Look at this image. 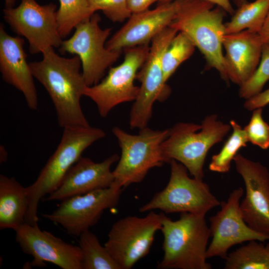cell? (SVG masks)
<instances>
[{
	"mask_svg": "<svg viewBox=\"0 0 269 269\" xmlns=\"http://www.w3.org/2000/svg\"><path fill=\"white\" fill-rule=\"evenodd\" d=\"M42 54V60L29 65L33 77L44 87L53 102L59 125L63 129L89 126L80 105L88 86L80 71L79 57H62L54 48Z\"/></svg>",
	"mask_w": 269,
	"mask_h": 269,
	"instance_id": "cell-1",
	"label": "cell"
},
{
	"mask_svg": "<svg viewBox=\"0 0 269 269\" xmlns=\"http://www.w3.org/2000/svg\"><path fill=\"white\" fill-rule=\"evenodd\" d=\"M175 0L176 15L169 26L185 34L204 55L207 67L228 82L222 52L226 11L205 0Z\"/></svg>",
	"mask_w": 269,
	"mask_h": 269,
	"instance_id": "cell-2",
	"label": "cell"
},
{
	"mask_svg": "<svg viewBox=\"0 0 269 269\" xmlns=\"http://www.w3.org/2000/svg\"><path fill=\"white\" fill-rule=\"evenodd\" d=\"M63 129L56 150L35 181L26 187L28 206L25 223L30 225H38L37 210L41 199L59 187L69 170L87 147L105 136L103 130L90 126Z\"/></svg>",
	"mask_w": 269,
	"mask_h": 269,
	"instance_id": "cell-3",
	"label": "cell"
},
{
	"mask_svg": "<svg viewBox=\"0 0 269 269\" xmlns=\"http://www.w3.org/2000/svg\"><path fill=\"white\" fill-rule=\"evenodd\" d=\"M163 236L161 269H211L207 261L211 237L205 215L182 213L173 221L164 213L160 229Z\"/></svg>",
	"mask_w": 269,
	"mask_h": 269,
	"instance_id": "cell-4",
	"label": "cell"
},
{
	"mask_svg": "<svg viewBox=\"0 0 269 269\" xmlns=\"http://www.w3.org/2000/svg\"><path fill=\"white\" fill-rule=\"evenodd\" d=\"M231 126L207 116L201 125L179 123L169 130L161 147L166 163L172 159L183 164L194 178L203 180L206 157L209 149L221 141Z\"/></svg>",
	"mask_w": 269,
	"mask_h": 269,
	"instance_id": "cell-5",
	"label": "cell"
},
{
	"mask_svg": "<svg viewBox=\"0 0 269 269\" xmlns=\"http://www.w3.org/2000/svg\"><path fill=\"white\" fill-rule=\"evenodd\" d=\"M112 132L121 149V154L113 171L112 185L125 188L141 182L150 169L166 163L161 144L169 135V130H153L145 127L137 134H130L115 127Z\"/></svg>",
	"mask_w": 269,
	"mask_h": 269,
	"instance_id": "cell-6",
	"label": "cell"
},
{
	"mask_svg": "<svg viewBox=\"0 0 269 269\" xmlns=\"http://www.w3.org/2000/svg\"><path fill=\"white\" fill-rule=\"evenodd\" d=\"M169 181L162 190L139 209L141 213L159 210L164 213H191L206 215L220 205L209 185L203 180L191 178L187 168L172 159Z\"/></svg>",
	"mask_w": 269,
	"mask_h": 269,
	"instance_id": "cell-7",
	"label": "cell"
},
{
	"mask_svg": "<svg viewBox=\"0 0 269 269\" xmlns=\"http://www.w3.org/2000/svg\"><path fill=\"white\" fill-rule=\"evenodd\" d=\"M177 33V30L168 26L151 41L148 56L136 76L140 86L130 112L132 129L146 127L154 103L164 101L170 94V88L164 80L162 61L164 53Z\"/></svg>",
	"mask_w": 269,
	"mask_h": 269,
	"instance_id": "cell-8",
	"label": "cell"
},
{
	"mask_svg": "<svg viewBox=\"0 0 269 269\" xmlns=\"http://www.w3.org/2000/svg\"><path fill=\"white\" fill-rule=\"evenodd\" d=\"M99 14L94 13L77 25L73 35L63 40L59 47L61 53L79 57L82 74L88 86L100 82L106 70L118 60L121 54L106 47V40L112 28H101Z\"/></svg>",
	"mask_w": 269,
	"mask_h": 269,
	"instance_id": "cell-9",
	"label": "cell"
},
{
	"mask_svg": "<svg viewBox=\"0 0 269 269\" xmlns=\"http://www.w3.org/2000/svg\"><path fill=\"white\" fill-rule=\"evenodd\" d=\"M164 213L150 211L143 217L128 216L115 222L104 246L121 269H130L149 253Z\"/></svg>",
	"mask_w": 269,
	"mask_h": 269,
	"instance_id": "cell-10",
	"label": "cell"
},
{
	"mask_svg": "<svg viewBox=\"0 0 269 269\" xmlns=\"http://www.w3.org/2000/svg\"><path fill=\"white\" fill-rule=\"evenodd\" d=\"M149 49V44H147L125 49L123 63L111 67L107 76L101 82L86 87L84 96L96 104L101 117H106L117 105L136 99L139 87L134 84V81Z\"/></svg>",
	"mask_w": 269,
	"mask_h": 269,
	"instance_id": "cell-11",
	"label": "cell"
},
{
	"mask_svg": "<svg viewBox=\"0 0 269 269\" xmlns=\"http://www.w3.org/2000/svg\"><path fill=\"white\" fill-rule=\"evenodd\" d=\"M57 6L40 5L35 0H21L17 7L5 8L3 18L12 30L25 38L32 54L60 47L63 41L57 19Z\"/></svg>",
	"mask_w": 269,
	"mask_h": 269,
	"instance_id": "cell-12",
	"label": "cell"
},
{
	"mask_svg": "<svg viewBox=\"0 0 269 269\" xmlns=\"http://www.w3.org/2000/svg\"><path fill=\"white\" fill-rule=\"evenodd\" d=\"M123 189L113 185L63 200L50 214H43L45 219L60 225L67 233L79 237L96 225L104 211L119 204Z\"/></svg>",
	"mask_w": 269,
	"mask_h": 269,
	"instance_id": "cell-13",
	"label": "cell"
},
{
	"mask_svg": "<svg viewBox=\"0 0 269 269\" xmlns=\"http://www.w3.org/2000/svg\"><path fill=\"white\" fill-rule=\"evenodd\" d=\"M244 190L239 187L230 194L227 200L221 202V209L209 218L212 240L207 251L208 259L220 257L225 260L229 250L246 242L269 240V235L257 232L246 223L240 208Z\"/></svg>",
	"mask_w": 269,
	"mask_h": 269,
	"instance_id": "cell-14",
	"label": "cell"
},
{
	"mask_svg": "<svg viewBox=\"0 0 269 269\" xmlns=\"http://www.w3.org/2000/svg\"><path fill=\"white\" fill-rule=\"evenodd\" d=\"M15 231L16 241L22 251L33 257V267H43L48 262L62 269H82L83 254L79 246L41 230L38 225L24 223Z\"/></svg>",
	"mask_w": 269,
	"mask_h": 269,
	"instance_id": "cell-15",
	"label": "cell"
},
{
	"mask_svg": "<svg viewBox=\"0 0 269 269\" xmlns=\"http://www.w3.org/2000/svg\"><path fill=\"white\" fill-rule=\"evenodd\" d=\"M233 161L245 186V196L240 203L244 220L253 229L269 235V171L261 163L241 154Z\"/></svg>",
	"mask_w": 269,
	"mask_h": 269,
	"instance_id": "cell-16",
	"label": "cell"
},
{
	"mask_svg": "<svg viewBox=\"0 0 269 269\" xmlns=\"http://www.w3.org/2000/svg\"><path fill=\"white\" fill-rule=\"evenodd\" d=\"M176 12L175 0L159 2L154 9L133 13L127 22L108 40L106 47L121 53L123 50L148 44L169 26Z\"/></svg>",
	"mask_w": 269,
	"mask_h": 269,
	"instance_id": "cell-17",
	"label": "cell"
},
{
	"mask_svg": "<svg viewBox=\"0 0 269 269\" xmlns=\"http://www.w3.org/2000/svg\"><path fill=\"white\" fill-rule=\"evenodd\" d=\"M24 40L12 36L0 25V71L2 78L22 93L27 106L38 108V101L33 76L27 61L23 46Z\"/></svg>",
	"mask_w": 269,
	"mask_h": 269,
	"instance_id": "cell-18",
	"label": "cell"
},
{
	"mask_svg": "<svg viewBox=\"0 0 269 269\" xmlns=\"http://www.w3.org/2000/svg\"><path fill=\"white\" fill-rule=\"evenodd\" d=\"M120 157L113 154L102 162L80 157L70 168L59 187L48 195L46 200H63L97 190L111 187L114 177L111 167Z\"/></svg>",
	"mask_w": 269,
	"mask_h": 269,
	"instance_id": "cell-19",
	"label": "cell"
},
{
	"mask_svg": "<svg viewBox=\"0 0 269 269\" xmlns=\"http://www.w3.org/2000/svg\"><path fill=\"white\" fill-rule=\"evenodd\" d=\"M222 43L227 78L241 86L257 68L264 43L258 33L248 30L225 34Z\"/></svg>",
	"mask_w": 269,
	"mask_h": 269,
	"instance_id": "cell-20",
	"label": "cell"
},
{
	"mask_svg": "<svg viewBox=\"0 0 269 269\" xmlns=\"http://www.w3.org/2000/svg\"><path fill=\"white\" fill-rule=\"evenodd\" d=\"M28 201L26 187L14 177L0 175V229L15 230L25 223Z\"/></svg>",
	"mask_w": 269,
	"mask_h": 269,
	"instance_id": "cell-21",
	"label": "cell"
},
{
	"mask_svg": "<svg viewBox=\"0 0 269 269\" xmlns=\"http://www.w3.org/2000/svg\"><path fill=\"white\" fill-rule=\"evenodd\" d=\"M238 7L230 21L225 23L226 34L244 30L258 33L269 11V0L247 1Z\"/></svg>",
	"mask_w": 269,
	"mask_h": 269,
	"instance_id": "cell-22",
	"label": "cell"
},
{
	"mask_svg": "<svg viewBox=\"0 0 269 269\" xmlns=\"http://www.w3.org/2000/svg\"><path fill=\"white\" fill-rule=\"evenodd\" d=\"M252 241L228 254L225 269H269V243Z\"/></svg>",
	"mask_w": 269,
	"mask_h": 269,
	"instance_id": "cell-23",
	"label": "cell"
},
{
	"mask_svg": "<svg viewBox=\"0 0 269 269\" xmlns=\"http://www.w3.org/2000/svg\"><path fill=\"white\" fill-rule=\"evenodd\" d=\"M79 237L83 254L82 269H121L95 234L89 230Z\"/></svg>",
	"mask_w": 269,
	"mask_h": 269,
	"instance_id": "cell-24",
	"label": "cell"
},
{
	"mask_svg": "<svg viewBox=\"0 0 269 269\" xmlns=\"http://www.w3.org/2000/svg\"><path fill=\"white\" fill-rule=\"evenodd\" d=\"M232 133L224 143L220 151L214 155L209 165L210 170L219 172H228L231 164L239 150L246 147L249 142L244 129L235 120L230 121Z\"/></svg>",
	"mask_w": 269,
	"mask_h": 269,
	"instance_id": "cell-25",
	"label": "cell"
},
{
	"mask_svg": "<svg viewBox=\"0 0 269 269\" xmlns=\"http://www.w3.org/2000/svg\"><path fill=\"white\" fill-rule=\"evenodd\" d=\"M57 10L58 30L62 38H65L80 23L93 15L88 0H59Z\"/></svg>",
	"mask_w": 269,
	"mask_h": 269,
	"instance_id": "cell-26",
	"label": "cell"
},
{
	"mask_svg": "<svg viewBox=\"0 0 269 269\" xmlns=\"http://www.w3.org/2000/svg\"><path fill=\"white\" fill-rule=\"evenodd\" d=\"M195 47L182 32H178L173 37L162 57L163 78L166 83L179 65L193 54Z\"/></svg>",
	"mask_w": 269,
	"mask_h": 269,
	"instance_id": "cell-27",
	"label": "cell"
},
{
	"mask_svg": "<svg viewBox=\"0 0 269 269\" xmlns=\"http://www.w3.org/2000/svg\"><path fill=\"white\" fill-rule=\"evenodd\" d=\"M269 80V45L264 44L259 64L253 75L240 86L239 96L247 100L262 91Z\"/></svg>",
	"mask_w": 269,
	"mask_h": 269,
	"instance_id": "cell-28",
	"label": "cell"
},
{
	"mask_svg": "<svg viewBox=\"0 0 269 269\" xmlns=\"http://www.w3.org/2000/svg\"><path fill=\"white\" fill-rule=\"evenodd\" d=\"M90 11L93 14L101 10L111 21L121 22L129 18L132 12L127 0H88Z\"/></svg>",
	"mask_w": 269,
	"mask_h": 269,
	"instance_id": "cell-29",
	"label": "cell"
},
{
	"mask_svg": "<svg viewBox=\"0 0 269 269\" xmlns=\"http://www.w3.org/2000/svg\"><path fill=\"white\" fill-rule=\"evenodd\" d=\"M249 142L260 148H269V124L262 117V108L253 110L248 124L244 128Z\"/></svg>",
	"mask_w": 269,
	"mask_h": 269,
	"instance_id": "cell-30",
	"label": "cell"
},
{
	"mask_svg": "<svg viewBox=\"0 0 269 269\" xmlns=\"http://www.w3.org/2000/svg\"><path fill=\"white\" fill-rule=\"evenodd\" d=\"M269 104V88L246 100L244 107L249 110L263 108Z\"/></svg>",
	"mask_w": 269,
	"mask_h": 269,
	"instance_id": "cell-31",
	"label": "cell"
},
{
	"mask_svg": "<svg viewBox=\"0 0 269 269\" xmlns=\"http://www.w3.org/2000/svg\"><path fill=\"white\" fill-rule=\"evenodd\" d=\"M128 6L132 13L138 12L148 9L149 6L156 1L164 0H127Z\"/></svg>",
	"mask_w": 269,
	"mask_h": 269,
	"instance_id": "cell-32",
	"label": "cell"
},
{
	"mask_svg": "<svg viewBox=\"0 0 269 269\" xmlns=\"http://www.w3.org/2000/svg\"><path fill=\"white\" fill-rule=\"evenodd\" d=\"M174 0H164L163 1H172ZM217 5L222 8L226 12L233 15L235 12L229 0H205Z\"/></svg>",
	"mask_w": 269,
	"mask_h": 269,
	"instance_id": "cell-33",
	"label": "cell"
},
{
	"mask_svg": "<svg viewBox=\"0 0 269 269\" xmlns=\"http://www.w3.org/2000/svg\"><path fill=\"white\" fill-rule=\"evenodd\" d=\"M258 33L263 43L269 45V11L260 31Z\"/></svg>",
	"mask_w": 269,
	"mask_h": 269,
	"instance_id": "cell-34",
	"label": "cell"
},
{
	"mask_svg": "<svg viewBox=\"0 0 269 269\" xmlns=\"http://www.w3.org/2000/svg\"><path fill=\"white\" fill-rule=\"evenodd\" d=\"M7 158V153L6 150L3 145L0 147V163L5 162Z\"/></svg>",
	"mask_w": 269,
	"mask_h": 269,
	"instance_id": "cell-35",
	"label": "cell"
},
{
	"mask_svg": "<svg viewBox=\"0 0 269 269\" xmlns=\"http://www.w3.org/2000/svg\"><path fill=\"white\" fill-rule=\"evenodd\" d=\"M15 0H4L5 8H11L14 7Z\"/></svg>",
	"mask_w": 269,
	"mask_h": 269,
	"instance_id": "cell-36",
	"label": "cell"
},
{
	"mask_svg": "<svg viewBox=\"0 0 269 269\" xmlns=\"http://www.w3.org/2000/svg\"><path fill=\"white\" fill-rule=\"evenodd\" d=\"M234 3L238 7L240 6L242 4L247 2V0H233Z\"/></svg>",
	"mask_w": 269,
	"mask_h": 269,
	"instance_id": "cell-37",
	"label": "cell"
}]
</instances>
